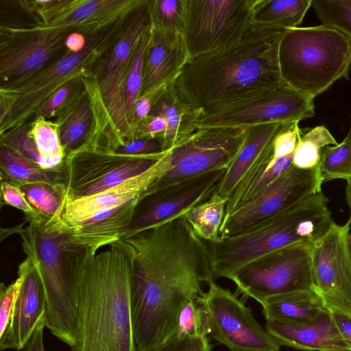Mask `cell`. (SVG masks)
<instances>
[{"mask_svg":"<svg viewBox=\"0 0 351 351\" xmlns=\"http://www.w3.org/2000/svg\"><path fill=\"white\" fill-rule=\"evenodd\" d=\"M76 318L70 351H136L131 315V263L118 241L88 256L65 248Z\"/></svg>","mask_w":351,"mask_h":351,"instance_id":"6da1fadb","label":"cell"},{"mask_svg":"<svg viewBox=\"0 0 351 351\" xmlns=\"http://www.w3.org/2000/svg\"><path fill=\"white\" fill-rule=\"evenodd\" d=\"M284 31L254 23L237 40L190 58L175 90L184 101L203 111L285 83L278 62Z\"/></svg>","mask_w":351,"mask_h":351,"instance_id":"7a4b0ae2","label":"cell"},{"mask_svg":"<svg viewBox=\"0 0 351 351\" xmlns=\"http://www.w3.org/2000/svg\"><path fill=\"white\" fill-rule=\"evenodd\" d=\"M328 204L320 191L241 234L206 241L214 278L230 280L237 269L261 256L293 244L313 243L335 223Z\"/></svg>","mask_w":351,"mask_h":351,"instance_id":"3957f363","label":"cell"},{"mask_svg":"<svg viewBox=\"0 0 351 351\" xmlns=\"http://www.w3.org/2000/svg\"><path fill=\"white\" fill-rule=\"evenodd\" d=\"M278 62L283 82L313 99L348 77L351 39L322 24L287 29L280 39Z\"/></svg>","mask_w":351,"mask_h":351,"instance_id":"277c9868","label":"cell"},{"mask_svg":"<svg viewBox=\"0 0 351 351\" xmlns=\"http://www.w3.org/2000/svg\"><path fill=\"white\" fill-rule=\"evenodd\" d=\"M128 14L86 34V45L79 53L64 54L29 77L0 85L1 134L23 123L58 89L87 74L115 40Z\"/></svg>","mask_w":351,"mask_h":351,"instance_id":"5b68a950","label":"cell"},{"mask_svg":"<svg viewBox=\"0 0 351 351\" xmlns=\"http://www.w3.org/2000/svg\"><path fill=\"white\" fill-rule=\"evenodd\" d=\"M151 26L150 0H142L128 14L112 45L95 62V88L85 87L102 126L103 143L111 152L135 139L126 116L124 84L133 49Z\"/></svg>","mask_w":351,"mask_h":351,"instance_id":"8992f818","label":"cell"},{"mask_svg":"<svg viewBox=\"0 0 351 351\" xmlns=\"http://www.w3.org/2000/svg\"><path fill=\"white\" fill-rule=\"evenodd\" d=\"M29 226L16 228L22 247L40 278L45 297V327L57 339L72 348L76 341L75 306L64 262V234L54 221L42 216L27 220Z\"/></svg>","mask_w":351,"mask_h":351,"instance_id":"52a82bcc","label":"cell"},{"mask_svg":"<svg viewBox=\"0 0 351 351\" xmlns=\"http://www.w3.org/2000/svg\"><path fill=\"white\" fill-rule=\"evenodd\" d=\"M314 115L313 99L282 83L203 110L197 128H247L272 122L299 123Z\"/></svg>","mask_w":351,"mask_h":351,"instance_id":"ba28073f","label":"cell"},{"mask_svg":"<svg viewBox=\"0 0 351 351\" xmlns=\"http://www.w3.org/2000/svg\"><path fill=\"white\" fill-rule=\"evenodd\" d=\"M311 245L293 244L261 256L237 269L230 280L239 293L260 304L277 295L314 289Z\"/></svg>","mask_w":351,"mask_h":351,"instance_id":"9c48e42d","label":"cell"},{"mask_svg":"<svg viewBox=\"0 0 351 351\" xmlns=\"http://www.w3.org/2000/svg\"><path fill=\"white\" fill-rule=\"evenodd\" d=\"M254 0H186L182 33L189 58L239 39L254 24Z\"/></svg>","mask_w":351,"mask_h":351,"instance_id":"30bf717a","label":"cell"},{"mask_svg":"<svg viewBox=\"0 0 351 351\" xmlns=\"http://www.w3.org/2000/svg\"><path fill=\"white\" fill-rule=\"evenodd\" d=\"M166 154L122 155L78 149L66 156V199L93 195L136 176L154 166Z\"/></svg>","mask_w":351,"mask_h":351,"instance_id":"8fae6325","label":"cell"},{"mask_svg":"<svg viewBox=\"0 0 351 351\" xmlns=\"http://www.w3.org/2000/svg\"><path fill=\"white\" fill-rule=\"evenodd\" d=\"M246 128H199L186 140L168 151L170 168L147 191L198 174L227 169L239 149Z\"/></svg>","mask_w":351,"mask_h":351,"instance_id":"7c38bea8","label":"cell"},{"mask_svg":"<svg viewBox=\"0 0 351 351\" xmlns=\"http://www.w3.org/2000/svg\"><path fill=\"white\" fill-rule=\"evenodd\" d=\"M317 169L293 165L269 184L250 202L223 218L221 239L241 234L322 191Z\"/></svg>","mask_w":351,"mask_h":351,"instance_id":"4fadbf2b","label":"cell"},{"mask_svg":"<svg viewBox=\"0 0 351 351\" xmlns=\"http://www.w3.org/2000/svg\"><path fill=\"white\" fill-rule=\"evenodd\" d=\"M346 223H335L311 245L314 289L332 313L351 317V253Z\"/></svg>","mask_w":351,"mask_h":351,"instance_id":"5bb4252c","label":"cell"},{"mask_svg":"<svg viewBox=\"0 0 351 351\" xmlns=\"http://www.w3.org/2000/svg\"><path fill=\"white\" fill-rule=\"evenodd\" d=\"M208 285L202 297L208 311L210 335L213 339L230 351H280L281 346L242 301L214 281Z\"/></svg>","mask_w":351,"mask_h":351,"instance_id":"9a60e30c","label":"cell"},{"mask_svg":"<svg viewBox=\"0 0 351 351\" xmlns=\"http://www.w3.org/2000/svg\"><path fill=\"white\" fill-rule=\"evenodd\" d=\"M6 29L12 37L1 46V85L19 82L37 73L56 60L70 34L86 32L77 26Z\"/></svg>","mask_w":351,"mask_h":351,"instance_id":"2e32d148","label":"cell"},{"mask_svg":"<svg viewBox=\"0 0 351 351\" xmlns=\"http://www.w3.org/2000/svg\"><path fill=\"white\" fill-rule=\"evenodd\" d=\"M226 169L208 171L152 191H147L135 208L126 236L185 215L212 195Z\"/></svg>","mask_w":351,"mask_h":351,"instance_id":"e0dca14e","label":"cell"},{"mask_svg":"<svg viewBox=\"0 0 351 351\" xmlns=\"http://www.w3.org/2000/svg\"><path fill=\"white\" fill-rule=\"evenodd\" d=\"M168 152L146 171L93 195L65 198L58 226H64L101 211L114 209L141 199L152 184L170 168Z\"/></svg>","mask_w":351,"mask_h":351,"instance_id":"ac0fdd59","label":"cell"},{"mask_svg":"<svg viewBox=\"0 0 351 351\" xmlns=\"http://www.w3.org/2000/svg\"><path fill=\"white\" fill-rule=\"evenodd\" d=\"M189 59L181 34L152 25L140 97L155 95L173 84Z\"/></svg>","mask_w":351,"mask_h":351,"instance_id":"d6986e66","label":"cell"},{"mask_svg":"<svg viewBox=\"0 0 351 351\" xmlns=\"http://www.w3.org/2000/svg\"><path fill=\"white\" fill-rule=\"evenodd\" d=\"M265 329L280 346L307 351H351L328 309L301 324L266 320Z\"/></svg>","mask_w":351,"mask_h":351,"instance_id":"ffe728a7","label":"cell"},{"mask_svg":"<svg viewBox=\"0 0 351 351\" xmlns=\"http://www.w3.org/2000/svg\"><path fill=\"white\" fill-rule=\"evenodd\" d=\"M45 311L44 291L33 265L25 278L16 298L10 328L6 335L0 339V350H21L38 324L45 317Z\"/></svg>","mask_w":351,"mask_h":351,"instance_id":"44dd1931","label":"cell"},{"mask_svg":"<svg viewBox=\"0 0 351 351\" xmlns=\"http://www.w3.org/2000/svg\"><path fill=\"white\" fill-rule=\"evenodd\" d=\"M202 110L184 101L177 93L174 84L160 91L149 115H160L167 121L163 152L172 149L186 140L197 130Z\"/></svg>","mask_w":351,"mask_h":351,"instance_id":"7402d4cb","label":"cell"},{"mask_svg":"<svg viewBox=\"0 0 351 351\" xmlns=\"http://www.w3.org/2000/svg\"><path fill=\"white\" fill-rule=\"evenodd\" d=\"M291 123L272 122L246 128L243 143L215 192L229 197L239 181L276 135Z\"/></svg>","mask_w":351,"mask_h":351,"instance_id":"603a6c76","label":"cell"},{"mask_svg":"<svg viewBox=\"0 0 351 351\" xmlns=\"http://www.w3.org/2000/svg\"><path fill=\"white\" fill-rule=\"evenodd\" d=\"M142 0L71 1L62 12L43 25L49 27L77 26L88 33L133 10Z\"/></svg>","mask_w":351,"mask_h":351,"instance_id":"cb8c5ba5","label":"cell"},{"mask_svg":"<svg viewBox=\"0 0 351 351\" xmlns=\"http://www.w3.org/2000/svg\"><path fill=\"white\" fill-rule=\"evenodd\" d=\"M273 142L251 166L230 195L225 216L250 202L293 165V154L278 158L274 156Z\"/></svg>","mask_w":351,"mask_h":351,"instance_id":"d4e9b609","label":"cell"},{"mask_svg":"<svg viewBox=\"0 0 351 351\" xmlns=\"http://www.w3.org/2000/svg\"><path fill=\"white\" fill-rule=\"evenodd\" d=\"M261 304L266 320L289 324L310 322L327 309L315 289L272 296L265 300Z\"/></svg>","mask_w":351,"mask_h":351,"instance_id":"484cf974","label":"cell"},{"mask_svg":"<svg viewBox=\"0 0 351 351\" xmlns=\"http://www.w3.org/2000/svg\"><path fill=\"white\" fill-rule=\"evenodd\" d=\"M58 115L56 128L65 156L83 147L90 138L95 121L90 95L85 86Z\"/></svg>","mask_w":351,"mask_h":351,"instance_id":"4316f807","label":"cell"},{"mask_svg":"<svg viewBox=\"0 0 351 351\" xmlns=\"http://www.w3.org/2000/svg\"><path fill=\"white\" fill-rule=\"evenodd\" d=\"M0 166L1 180L19 186L32 183L65 185V162L58 169H45L2 143L0 146Z\"/></svg>","mask_w":351,"mask_h":351,"instance_id":"83f0119b","label":"cell"},{"mask_svg":"<svg viewBox=\"0 0 351 351\" xmlns=\"http://www.w3.org/2000/svg\"><path fill=\"white\" fill-rule=\"evenodd\" d=\"M312 5V0H254V23L280 29L300 25Z\"/></svg>","mask_w":351,"mask_h":351,"instance_id":"f1b7e54d","label":"cell"},{"mask_svg":"<svg viewBox=\"0 0 351 351\" xmlns=\"http://www.w3.org/2000/svg\"><path fill=\"white\" fill-rule=\"evenodd\" d=\"M229 197L215 191L206 201L189 210L184 215L195 233L206 242H219V230Z\"/></svg>","mask_w":351,"mask_h":351,"instance_id":"f546056e","label":"cell"},{"mask_svg":"<svg viewBox=\"0 0 351 351\" xmlns=\"http://www.w3.org/2000/svg\"><path fill=\"white\" fill-rule=\"evenodd\" d=\"M150 29L151 27L141 36L133 49L124 84L126 116L128 123L134 132L135 138L137 128L134 122V107L140 97L143 86L144 60L150 38Z\"/></svg>","mask_w":351,"mask_h":351,"instance_id":"4dcf8cb0","label":"cell"},{"mask_svg":"<svg viewBox=\"0 0 351 351\" xmlns=\"http://www.w3.org/2000/svg\"><path fill=\"white\" fill-rule=\"evenodd\" d=\"M338 144L329 130L324 125L312 129H301L293 154V165L301 169H315L320 160L322 149L329 145Z\"/></svg>","mask_w":351,"mask_h":351,"instance_id":"1f68e13d","label":"cell"},{"mask_svg":"<svg viewBox=\"0 0 351 351\" xmlns=\"http://www.w3.org/2000/svg\"><path fill=\"white\" fill-rule=\"evenodd\" d=\"M316 169L321 186L336 179L348 182L351 179V138L346 135L340 143L325 147Z\"/></svg>","mask_w":351,"mask_h":351,"instance_id":"d6a6232c","label":"cell"},{"mask_svg":"<svg viewBox=\"0 0 351 351\" xmlns=\"http://www.w3.org/2000/svg\"><path fill=\"white\" fill-rule=\"evenodd\" d=\"M21 188L29 203L40 215L58 222L66 198L65 185L32 183Z\"/></svg>","mask_w":351,"mask_h":351,"instance_id":"836d02e7","label":"cell"},{"mask_svg":"<svg viewBox=\"0 0 351 351\" xmlns=\"http://www.w3.org/2000/svg\"><path fill=\"white\" fill-rule=\"evenodd\" d=\"M210 333V316L202 294L186 302L178 318L176 336L206 337Z\"/></svg>","mask_w":351,"mask_h":351,"instance_id":"e575fe53","label":"cell"},{"mask_svg":"<svg viewBox=\"0 0 351 351\" xmlns=\"http://www.w3.org/2000/svg\"><path fill=\"white\" fill-rule=\"evenodd\" d=\"M311 6L322 25L351 39V0H312Z\"/></svg>","mask_w":351,"mask_h":351,"instance_id":"d590c367","label":"cell"},{"mask_svg":"<svg viewBox=\"0 0 351 351\" xmlns=\"http://www.w3.org/2000/svg\"><path fill=\"white\" fill-rule=\"evenodd\" d=\"M150 9L152 26L182 34L186 0H150Z\"/></svg>","mask_w":351,"mask_h":351,"instance_id":"8d00e7d4","label":"cell"},{"mask_svg":"<svg viewBox=\"0 0 351 351\" xmlns=\"http://www.w3.org/2000/svg\"><path fill=\"white\" fill-rule=\"evenodd\" d=\"M1 143L16 151L45 169H56L64 164L43 158L37 149L30 130L25 123L1 134Z\"/></svg>","mask_w":351,"mask_h":351,"instance_id":"74e56055","label":"cell"},{"mask_svg":"<svg viewBox=\"0 0 351 351\" xmlns=\"http://www.w3.org/2000/svg\"><path fill=\"white\" fill-rule=\"evenodd\" d=\"M30 129L40 156L46 160L63 163L66 156L60 144L57 128L43 119H36Z\"/></svg>","mask_w":351,"mask_h":351,"instance_id":"f35d334b","label":"cell"},{"mask_svg":"<svg viewBox=\"0 0 351 351\" xmlns=\"http://www.w3.org/2000/svg\"><path fill=\"white\" fill-rule=\"evenodd\" d=\"M82 77L70 81L57 91L38 109L35 114L36 119H49L63 110L82 90Z\"/></svg>","mask_w":351,"mask_h":351,"instance_id":"ab89813d","label":"cell"},{"mask_svg":"<svg viewBox=\"0 0 351 351\" xmlns=\"http://www.w3.org/2000/svg\"><path fill=\"white\" fill-rule=\"evenodd\" d=\"M1 203L21 210L27 220L41 215L29 203L21 186L4 180H1Z\"/></svg>","mask_w":351,"mask_h":351,"instance_id":"60d3db41","label":"cell"},{"mask_svg":"<svg viewBox=\"0 0 351 351\" xmlns=\"http://www.w3.org/2000/svg\"><path fill=\"white\" fill-rule=\"evenodd\" d=\"M300 134L298 122L288 124L274 140V156L278 158L293 154Z\"/></svg>","mask_w":351,"mask_h":351,"instance_id":"b9f144b4","label":"cell"},{"mask_svg":"<svg viewBox=\"0 0 351 351\" xmlns=\"http://www.w3.org/2000/svg\"><path fill=\"white\" fill-rule=\"evenodd\" d=\"M211 346L206 337H173L153 351H210Z\"/></svg>","mask_w":351,"mask_h":351,"instance_id":"7bdbcfd3","label":"cell"},{"mask_svg":"<svg viewBox=\"0 0 351 351\" xmlns=\"http://www.w3.org/2000/svg\"><path fill=\"white\" fill-rule=\"evenodd\" d=\"M114 153L122 155H149L163 152L162 140L134 139L117 147Z\"/></svg>","mask_w":351,"mask_h":351,"instance_id":"ee69618b","label":"cell"},{"mask_svg":"<svg viewBox=\"0 0 351 351\" xmlns=\"http://www.w3.org/2000/svg\"><path fill=\"white\" fill-rule=\"evenodd\" d=\"M166 129L167 121L165 117L149 114L138 123L135 139L160 138L163 141Z\"/></svg>","mask_w":351,"mask_h":351,"instance_id":"f6af8a7d","label":"cell"},{"mask_svg":"<svg viewBox=\"0 0 351 351\" xmlns=\"http://www.w3.org/2000/svg\"><path fill=\"white\" fill-rule=\"evenodd\" d=\"M157 94L141 96L137 99L134 107V122L136 128L138 123L149 114Z\"/></svg>","mask_w":351,"mask_h":351,"instance_id":"bcb514c9","label":"cell"},{"mask_svg":"<svg viewBox=\"0 0 351 351\" xmlns=\"http://www.w3.org/2000/svg\"><path fill=\"white\" fill-rule=\"evenodd\" d=\"M45 327V317L36 326L33 334L21 351H45L43 331Z\"/></svg>","mask_w":351,"mask_h":351,"instance_id":"7dc6e473","label":"cell"},{"mask_svg":"<svg viewBox=\"0 0 351 351\" xmlns=\"http://www.w3.org/2000/svg\"><path fill=\"white\" fill-rule=\"evenodd\" d=\"M332 313L339 331L351 350V317L335 313Z\"/></svg>","mask_w":351,"mask_h":351,"instance_id":"c3c4849f","label":"cell"},{"mask_svg":"<svg viewBox=\"0 0 351 351\" xmlns=\"http://www.w3.org/2000/svg\"><path fill=\"white\" fill-rule=\"evenodd\" d=\"M86 45V37L80 32H74L70 34L65 41V47L67 50L79 53L82 51Z\"/></svg>","mask_w":351,"mask_h":351,"instance_id":"681fc988","label":"cell"},{"mask_svg":"<svg viewBox=\"0 0 351 351\" xmlns=\"http://www.w3.org/2000/svg\"><path fill=\"white\" fill-rule=\"evenodd\" d=\"M346 199L347 204L350 210L351 214V179L347 182V186L346 189Z\"/></svg>","mask_w":351,"mask_h":351,"instance_id":"f907efd6","label":"cell"},{"mask_svg":"<svg viewBox=\"0 0 351 351\" xmlns=\"http://www.w3.org/2000/svg\"><path fill=\"white\" fill-rule=\"evenodd\" d=\"M348 243H349V247H350V253H351V234L350 233L349 234V236H348Z\"/></svg>","mask_w":351,"mask_h":351,"instance_id":"816d5d0a","label":"cell"},{"mask_svg":"<svg viewBox=\"0 0 351 351\" xmlns=\"http://www.w3.org/2000/svg\"><path fill=\"white\" fill-rule=\"evenodd\" d=\"M347 136H349L350 138H351V118H350V128H349Z\"/></svg>","mask_w":351,"mask_h":351,"instance_id":"f5cc1de1","label":"cell"}]
</instances>
